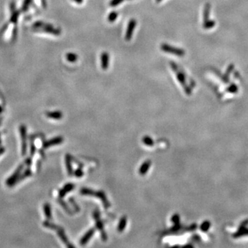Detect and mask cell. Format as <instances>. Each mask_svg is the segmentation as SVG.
<instances>
[{"instance_id": "3957f363", "label": "cell", "mask_w": 248, "mask_h": 248, "mask_svg": "<svg viewBox=\"0 0 248 248\" xmlns=\"http://www.w3.org/2000/svg\"><path fill=\"white\" fill-rule=\"evenodd\" d=\"M136 25H137V21L135 19H130L129 23H128L127 30H126V41H129L131 40V38L133 35V32L135 30Z\"/></svg>"}, {"instance_id": "5bb4252c", "label": "cell", "mask_w": 248, "mask_h": 248, "mask_svg": "<svg viewBox=\"0 0 248 248\" xmlns=\"http://www.w3.org/2000/svg\"><path fill=\"white\" fill-rule=\"evenodd\" d=\"M144 142L145 144L148 145V146H151L153 145V140H152V139H150V137H145V139H144Z\"/></svg>"}, {"instance_id": "9c48e42d", "label": "cell", "mask_w": 248, "mask_h": 248, "mask_svg": "<svg viewBox=\"0 0 248 248\" xmlns=\"http://www.w3.org/2000/svg\"><path fill=\"white\" fill-rule=\"evenodd\" d=\"M67 59H68V60L70 61V62H75L77 60V59H78V56H77V55H75V54L73 53H69L67 55Z\"/></svg>"}, {"instance_id": "52a82bcc", "label": "cell", "mask_w": 248, "mask_h": 248, "mask_svg": "<svg viewBox=\"0 0 248 248\" xmlns=\"http://www.w3.org/2000/svg\"><path fill=\"white\" fill-rule=\"evenodd\" d=\"M117 17H118V13H117V12L113 11L108 14V20L109 21L110 23H113V21H115L116 19H117Z\"/></svg>"}, {"instance_id": "8992f818", "label": "cell", "mask_w": 248, "mask_h": 248, "mask_svg": "<svg viewBox=\"0 0 248 248\" xmlns=\"http://www.w3.org/2000/svg\"><path fill=\"white\" fill-rule=\"evenodd\" d=\"M150 166V161H147L145 162L140 168V171H139V172H140L141 174H145L147 172L148 170L149 169Z\"/></svg>"}, {"instance_id": "8fae6325", "label": "cell", "mask_w": 248, "mask_h": 248, "mask_svg": "<svg viewBox=\"0 0 248 248\" xmlns=\"http://www.w3.org/2000/svg\"><path fill=\"white\" fill-rule=\"evenodd\" d=\"M73 187H74L73 185H71V184L67 185L66 187H65L64 189L63 190H61L60 192V195H61V196H63V195H64L65 193H66L68 191L71 190L72 188H73Z\"/></svg>"}, {"instance_id": "277c9868", "label": "cell", "mask_w": 248, "mask_h": 248, "mask_svg": "<svg viewBox=\"0 0 248 248\" xmlns=\"http://www.w3.org/2000/svg\"><path fill=\"white\" fill-rule=\"evenodd\" d=\"M101 68L103 70H106L109 65V55L108 52H105L101 54Z\"/></svg>"}, {"instance_id": "7a4b0ae2", "label": "cell", "mask_w": 248, "mask_h": 248, "mask_svg": "<svg viewBox=\"0 0 248 248\" xmlns=\"http://www.w3.org/2000/svg\"><path fill=\"white\" fill-rule=\"evenodd\" d=\"M161 50L163 51L168 52V53L173 54V55L179 56V57H183V56H184L185 55V51L183 49L169 46L167 43H163L161 46Z\"/></svg>"}, {"instance_id": "2e32d148", "label": "cell", "mask_w": 248, "mask_h": 248, "mask_svg": "<svg viewBox=\"0 0 248 248\" xmlns=\"http://www.w3.org/2000/svg\"><path fill=\"white\" fill-rule=\"evenodd\" d=\"M179 221V217L178 215H175V216H174L172 217V221L174 223H178Z\"/></svg>"}, {"instance_id": "ba28073f", "label": "cell", "mask_w": 248, "mask_h": 248, "mask_svg": "<svg viewBox=\"0 0 248 248\" xmlns=\"http://www.w3.org/2000/svg\"><path fill=\"white\" fill-rule=\"evenodd\" d=\"M62 141H63V139H62V138H61H61L59 137V138L54 139H52V140L50 141V142H48V143H47L46 146H52V145L58 144H59V143H61V142H62Z\"/></svg>"}, {"instance_id": "e0dca14e", "label": "cell", "mask_w": 248, "mask_h": 248, "mask_svg": "<svg viewBox=\"0 0 248 248\" xmlns=\"http://www.w3.org/2000/svg\"><path fill=\"white\" fill-rule=\"evenodd\" d=\"M73 1H75V2L78 3H81L84 1V0H73Z\"/></svg>"}, {"instance_id": "6da1fadb", "label": "cell", "mask_w": 248, "mask_h": 248, "mask_svg": "<svg viewBox=\"0 0 248 248\" xmlns=\"http://www.w3.org/2000/svg\"><path fill=\"white\" fill-rule=\"evenodd\" d=\"M170 66H171V68H172V70L174 71L175 73H176L177 78L178 79V81L180 82V84L184 87L185 92L189 94L190 91V90L188 89V88H187V86H185V75L184 72L179 70L178 68H177L176 64H174V62H170Z\"/></svg>"}, {"instance_id": "4fadbf2b", "label": "cell", "mask_w": 248, "mask_h": 248, "mask_svg": "<svg viewBox=\"0 0 248 248\" xmlns=\"http://www.w3.org/2000/svg\"><path fill=\"white\" fill-rule=\"evenodd\" d=\"M124 0H112L110 2V6L112 7H115L117 6L118 5L120 4L124 1Z\"/></svg>"}, {"instance_id": "9a60e30c", "label": "cell", "mask_w": 248, "mask_h": 248, "mask_svg": "<svg viewBox=\"0 0 248 248\" xmlns=\"http://www.w3.org/2000/svg\"><path fill=\"white\" fill-rule=\"evenodd\" d=\"M45 209H46V216H48V217H50V207H49V206L48 205H46V207H45Z\"/></svg>"}, {"instance_id": "7c38bea8", "label": "cell", "mask_w": 248, "mask_h": 248, "mask_svg": "<svg viewBox=\"0 0 248 248\" xmlns=\"http://www.w3.org/2000/svg\"><path fill=\"white\" fill-rule=\"evenodd\" d=\"M48 117H51V118L60 119L61 117V113H59V112H56V113H48Z\"/></svg>"}, {"instance_id": "ac0fdd59", "label": "cell", "mask_w": 248, "mask_h": 248, "mask_svg": "<svg viewBox=\"0 0 248 248\" xmlns=\"http://www.w3.org/2000/svg\"><path fill=\"white\" fill-rule=\"evenodd\" d=\"M161 1H162V0H157V2H158V3L159 2H161Z\"/></svg>"}, {"instance_id": "5b68a950", "label": "cell", "mask_w": 248, "mask_h": 248, "mask_svg": "<svg viewBox=\"0 0 248 248\" xmlns=\"http://www.w3.org/2000/svg\"><path fill=\"white\" fill-rule=\"evenodd\" d=\"M94 233H95V230H94V229H90V230L84 235V236L83 237L82 239L81 240V245H84V244H86V243L90 239V238H91V236L93 235Z\"/></svg>"}, {"instance_id": "30bf717a", "label": "cell", "mask_w": 248, "mask_h": 248, "mask_svg": "<svg viewBox=\"0 0 248 248\" xmlns=\"http://www.w3.org/2000/svg\"><path fill=\"white\" fill-rule=\"evenodd\" d=\"M126 218H125V217H124L122 219H121V221L119 224V227H118L119 231H122L123 229H124L125 226H126Z\"/></svg>"}]
</instances>
